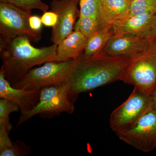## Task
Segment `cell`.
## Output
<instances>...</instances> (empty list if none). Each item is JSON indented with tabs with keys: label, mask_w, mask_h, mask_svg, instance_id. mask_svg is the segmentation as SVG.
Listing matches in <instances>:
<instances>
[{
	"label": "cell",
	"mask_w": 156,
	"mask_h": 156,
	"mask_svg": "<svg viewBox=\"0 0 156 156\" xmlns=\"http://www.w3.org/2000/svg\"><path fill=\"white\" fill-rule=\"evenodd\" d=\"M129 60L101 53L88 57L81 55L66 83L69 93L75 99L80 93L120 80Z\"/></svg>",
	"instance_id": "cell-1"
},
{
	"label": "cell",
	"mask_w": 156,
	"mask_h": 156,
	"mask_svg": "<svg viewBox=\"0 0 156 156\" xmlns=\"http://www.w3.org/2000/svg\"><path fill=\"white\" fill-rule=\"evenodd\" d=\"M30 42L24 37L0 42L1 70L11 85L20 80L34 66L53 61L56 57L57 45L36 48Z\"/></svg>",
	"instance_id": "cell-2"
},
{
	"label": "cell",
	"mask_w": 156,
	"mask_h": 156,
	"mask_svg": "<svg viewBox=\"0 0 156 156\" xmlns=\"http://www.w3.org/2000/svg\"><path fill=\"white\" fill-rule=\"evenodd\" d=\"M76 59L45 62L41 67L30 70L20 80L12 86L17 89L37 90L66 83Z\"/></svg>",
	"instance_id": "cell-3"
},
{
	"label": "cell",
	"mask_w": 156,
	"mask_h": 156,
	"mask_svg": "<svg viewBox=\"0 0 156 156\" xmlns=\"http://www.w3.org/2000/svg\"><path fill=\"white\" fill-rule=\"evenodd\" d=\"M74 101L69 93L66 83L43 88L37 105L27 113L20 114L17 127L37 115L43 119H51L62 113L71 114L75 110Z\"/></svg>",
	"instance_id": "cell-4"
},
{
	"label": "cell",
	"mask_w": 156,
	"mask_h": 156,
	"mask_svg": "<svg viewBox=\"0 0 156 156\" xmlns=\"http://www.w3.org/2000/svg\"><path fill=\"white\" fill-rule=\"evenodd\" d=\"M31 11L0 1V42L9 41L18 37H26L31 42L37 43L41 32L35 31L30 27L29 19Z\"/></svg>",
	"instance_id": "cell-5"
},
{
	"label": "cell",
	"mask_w": 156,
	"mask_h": 156,
	"mask_svg": "<svg viewBox=\"0 0 156 156\" xmlns=\"http://www.w3.org/2000/svg\"><path fill=\"white\" fill-rule=\"evenodd\" d=\"M120 81L148 94L156 89V37L143 54L130 58Z\"/></svg>",
	"instance_id": "cell-6"
},
{
	"label": "cell",
	"mask_w": 156,
	"mask_h": 156,
	"mask_svg": "<svg viewBox=\"0 0 156 156\" xmlns=\"http://www.w3.org/2000/svg\"><path fill=\"white\" fill-rule=\"evenodd\" d=\"M153 109L150 94L134 87L128 99L112 112L111 128L115 133L128 129Z\"/></svg>",
	"instance_id": "cell-7"
},
{
	"label": "cell",
	"mask_w": 156,
	"mask_h": 156,
	"mask_svg": "<svg viewBox=\"0 0 156 156\" xmlns=\"http://www.w3.org/2000/svg\"><path fill=\"white\" fill-rule=\"evenodd\" d=\"M123 142L144 152L156 147V110L150 111L131 127L115 133Z\"/></svg>",
	"instance_id": "cell-8"
},
{
	"label": "cell",
	"mask_w": 156,
	"mask_h": 156,
	"mask_svg": "<svg viewBox=\"0 0 156 156\" xmlns=\"http://www.w3.org/2000/svg\"><path fill=\"white\" fill-rule=\"evenodd\" d=\"M155 37L137 36L127 34H114L101 53L112 56L134 58L145 53Z\"/></svg>",
	"instance_id": "cell-9"
},
{
	"label": "cell",
	"mask_w": 156,
	"mask_h": 156,
	"mask_svg": "<svg viewBox=\"0 0 156 156\" xmlns=\"http://www.w3.org/2000/svg\"><path fill=\"white\" fill-rule=\"evenodd\" d=\"M80 0H53L50 5L51 11L58 16L57 23L52 30L51 41L58 45L70 34L79 18L78 8Z\"/></svg>",
	"instance_id": "cell-10"
},
{
	"label": "cell",
	"mask_w": 156,
	"mask_h": 156,
	"mask_svg": "<svg viewBox=\"0 0 156 156\" xmlns=\"http://www.w3.org/2000/svg\"><path fill=\"white\" fill-rule=\"evenodd\" d=\"M41 89L27 90L12 87L0 70V98L9 99L18 105L21 114L34 109L40 100Z\"/></svg>",
	"instance_id": "cell-11"
},
{
	"label": "cell",
	"mask_w": 156,
	"mask_h": 156,
	"mask_svg": "<svg viewBox=\"0 0 156 156\" xmlns=\"http://www.w3.org/2000/svg\"><path fill=\"white\" fill-rule=\"evenodd\" d=\"M156 9L118 20L112 25L114 34H127L149 37Z\"/></svg>",
	"instance_id": "cell-12"
},
{
	"label": "cell",
	"mask_w": 156,
	"mask_h": 156,
	"mask_svg": "<svg viewBox=\"0 0 156 156\" xmlns=\"http://www.w3.org/2000/svg\"><path fill=\"white\" fill-rule=\"evenodd\" d=\"M87 40L80 30H75L57 45L56 56L53 61L77 59L83 53Z\"/></svg>",
	"instance_id": "cell-13"
},
{
	"label": "cell",
	"mask_w": 156,
	"mask_h": 156,
	"mask_svg": "<svg viewBox=\"0 0 156 156\" xmlns=\"http://www.w3.org/2000/svg\"><path fill=\"white\" fill-rule=\"evenodd\" d=\"M129 0H101L100 26L112 25L126 17L130 8Z\"/></svg>",
	"instance_id": "cell-14"
},
{
	"label": "cell",
	"mask_w": 156,
	"mask_h": 156,
	"mask_svg": "<svg viewBox=\"0 0 156 156\" xmlns=\"http://www.w3.org/2000/svg\"><path fill=\"white\" fill-rule=\"evenodd\" d=\"M114 34V32L112 26L100 25L98 30L87 38V44L82 56L90 57L101 53Z\"/></svg>",
	"instance_id": "cell-15"
},
{
	"label": "cell",
	"mask_w": 156,
	"mask_h": 156,
	"mask_svg": "<svg viewBox=\"0 0 156 156\" xmlns=\"http://www.w3.org/2000/svg\"><path fill=\"white\" fill-rule=\"evenodd\" d=\"M30 153V147L23 141L12 142L5 126H0V156H24Z\"/></svg>",
	"instance_id": "cell-16"
},
{
	"label": "cell",
	"mask_w": 156,
	"mask_h": 156,
	"mask_svg": "<svg viewBox=\"0 0 156 156\" xmlns=\"http://www.w3.org/2000/svg\"><path fill=\"white\" fill-rule=\"evenodd\" d=\"M19 111V107L14 102L5 98L0 99V126H5L8 133H9L13 128L10 122V115L11 113Z\"/></svg>",
	"instance_id": "cell-17"
},
{
	"label": "cell",
	"mask_w": 156,
	"mask_h": 156,
	"mask_svg": "<svg viewBox=\"0 0 156 156\" xmlns=\"http://www.w3.org/2000/svg\"><path fill=\"white\" fill-rule=\"evenodd\" d=\"M100 27L98 18L92 17H82L78 18L74 27V30H78L87 38L96 32Z\"/></svg>",
	"instance_id": "cell-18"
},
{
	"label": "cell",
	"mask_w": 156,
	"mask_h": 156,
	"mask_svg": "<svg viewBox=\"0 0 156 156\" xmlns=\"http://www.w3.org/2000/svg\"><path fill=\"white\" fill-rule=\"evenodd\" d=\"M155 9L156 0H132L125 18L144 14Z\"/></svg>",
	"instance_id": "cell-19"
},
{
	"label": "cell",
	"mask_w": 156,
	"mask_h": 156,
	"mask_svg": "<svg viewBox=\"0 0 156 156\" xmlns=\"http://www.w3.org/2000/svg\"><path fill=\"white\" fill-rule=\"evenodd\" d=\"M0 1L11 3L19 8L28 11L38 9L45 12L49 9V6L43 2L41 0H0Z\"/></svg>",
	"instance_id": "cell-20"
},
{
	"label": "cell",
	"mask_w": 156,
	"mask_h": 156,
	"mask_svg": "<svg viewBox=\"0 0 156 156\" xmlns=\"http://www.w3.org/2000/svg\"><path fill=\"white\" fill-rule=\"evenodd\" d=\"M80 17H92L99 19L100 4L88 0H80Z\"/></svg>",
	"instance_id": "cell-21"
},
{
	"label": "cell",
	"mask_w": 156,
	"mask_h": 156,
	"mask_svg": "<svg viewBox=\"0 0 156 156\" xmlns=\"http://www.w3.org/2000/svg\"><path fill=\"white\" fill-rule=\"evenodd\" d=\"M43 24L46 27H53L57 23L58 16L55 12L52 11L44 12L41 17Z\"/></svg>",
	"instance_id": "cell-22"
},
{
	"label": "cell",
	"mask_w": 156,
	"mask_h": 156,
	"mask_svg": "<svg viewBox=\"0 0 156 156\" xmlns=\"http://www.w3.org/2000/svg\"><path fill=\"white\" fill-rule=\"evenodd\" d=\"M30 27L32 30L37 32H41L42 23L41 17L37 15H31L29 19Z\"/></svg>",
	"instance_id": "cell-23"
},
{
	"label": "cell",
	"mask_w": 156,
	"mask_h": 156,
	"mask_svg": "<svg viewBox=\"0 0 156 156\" xmlns=\"http://www.w3.org/2000/svg\"><path fill=\"white\" fill-rule=\"evenodd\" d=\"M156 37V13L155 15L154 18L152 26L151 29L150 34V38H154Z\"/></svg>",
	"instance_id": "cell-24"
},
{
	"label": "cell",
	"mask_w": 156,
	"mask_h": 156,
	"mask_svg": "<svg viewBox=\"0 0 156 156\" xmlns=\"http://www.w3.org/2000/svg\"><path fill=\"white\" fill-rule=\"evenodd\" d=\"M153 109L156 110V89L150 94Z\"/></svg>",
	"instance_id": "cell-25"
},
{
	"label": "cell",
	"mask_w": 156,
	"mask_h": 156,
	"mask_svg": "<svg viewBox=\"0 0 156 156\" xmlns=\"http://www.w3.org/2000/svg\"><path fill=\"white\" fill-rule=\"evenodd\" d=\"M88 1H92V2H95L100 4L101 0H88Z\"/></svg>",
	"instance_id": "cell-26"
},
{
	"label": "cell",
	"mask_w": 156,
	"mask_h": 156,
	"mask_svg": "<svg viewBox=\"0 0 156 156\" xmlns=\"http://www.w3.org/2000/svg\"><path fill=\"white\" fill-rule=\"evenodd\" d=\"M129 1H131L132 0H129Z\"/></svg>",
	"instance_id": "cell-27"
}]
</instances>
